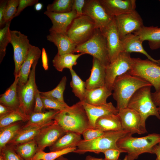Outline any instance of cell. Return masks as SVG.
I'll use <instances>...</instances> for the list:
<instances>
[{
  "mask_svg": "<svg viewBox=\"0 0 160 160\" xmlns=\"http://www.w3.org/2000/svg\"><path fill=\"white\" fill-rule=\"evenodd\" d=\"M133 63L130 54L124 52L120 53L117 58L110 63L106 68L105 86L112 91V87L116 78L130 70Z\"/></svg>",
  "mask_w": 160,
  "mask_h": 160,
  "instance_id": "obj_11",
  "label": "cell"
},
{
  "mask_svg": "<svg viewBox=\"0 0 160 160\" xmlns=\"http://www.w3.org/2000/svg\"><path fill=\"white\" fill-rule=\"evenodd\" d=\"M118 114L123 130L129 134L147 133L145 125L143 124L140 116L134 110L127 107L119 110Z\"/></svg>",
  "mask_w": 160,
  "mask_h": 160,
  "instance_id": "obj_12",
  "label": "cell"
},
{
  "mask_svg": "<svg viewBox=\"0 0 160 160\" xmlns=\"http://www.w3.org/2000/svg\"><path fill=\"white\" fill-rule=\"evenodd\" d=\"M159 143L160 135L153 133L139 137L128 134L119 139L116 144L122 153H127V160H134L144 153L153 154V148Z\"/></svg>",
  "mask_w": 160,
  "mask_h": 160,
  "instance_id": "obj_3",
  "label": "cell"
},
{
  "mask_svg": "<svg viewBox=\"0 0 160 160\" xmlns=\"http://www.w3.org/2000/svg\"><path fill=\"white\" fill-rule=\"evenodd\" d=\"M41 57L42 66L45 70L48 69V60L47 54L44 48H43L42 50Z\"/></svg>",
  "mask_w": 160,
  "mask_h": 160,
  "instance_id": "obj_49",
  "label": "cell"
},
{
  "mask_svg": "<svg viewBox=\"0 0 160 160\" xmlns=\"http://www.w3.org/2000/svg\"><path fill=\"white\" fill-rule=\"evenodd\" d=\"M19 0H9L5 8L4 20L5 24L11 21L16 14L19 4Z\"/></svg>",
  "mask_w": 160,
  "mask_h": 160,
  "instance_id": "obj_41",
  "label": "cell"
},
{
  "mask_svg": "<svg viewBox=\"0 0 160 160\" xmlns=\"http://www.w3.org/2000/svg\"><path fill=\"white\" fill-rule=\"evenodd\" d=\"M49 33L46 37L47 39L57 46V54L61 55L68 53L74 54L77 45L67 35L57 33Z\"/></svg>",
  "mask_w": 160,
  "mask_h": 160,
  "instance_id": "obj_22",
  "label": "cell"
},
{
  "mask_svg": "<svg viewBox=\"0 0 160 160\" xmlns=\"http://www.w3.org/2000/svg\"><path fill=\"white\" fill-rule=\"evenodd\" d=\"M121 151L116 149H110L105 151L103 153L105 160H119Z\"/></svg>",
  "mask_w": 160,
  "mask_h": 160,
  "instance_id": "obj_47",
  "label": "cell"
},
{
  "mask_svg": "<svg viewBox=\"0 0 160 160\" xmlns=\"http://www.w3.org/2000/svg\"><path fill=\"white\" fill-rule=\"evenodd\" d=\"M43 4L40 3H37L34 6L35 9L36 11H39L41 10L43 7Z\"/></svg>",
  "mask_w": 160,
  "mask_h": 160,
  "instance_id": "obj_53",
  "label": "cell"
},
{
  "mask_svg": "<svg viewBox=\"0 0 160 160\" xmlns=\"http://www.w3.org/2000/svg\"><path fill=\"white\" fill-rule=\"evenodd\" d=\"M128 134H129L123 130L110 131L105 132L102 136L91 140H82L73 152L79 154L87 152L99 153L113 149L119 150L122 153L117 145V142L119 139Z\"/></svg>",
  "mask_w": 160,
  "mask_h": 160,
  "instance_id": "obj_4",
  "label": "cell"
},
{
  "mask_svg": "<svg viewBox=\"0 0 160 160\" xmlns=\"http://www.w3.org/2000/svg\"><path fill=\"white\" fill-rule=\"evenodd\" d=\"M123 160H127V157L126 155L125 156Z\"/></svg>",
  "mask_w": 160,
  "mask_h": 160,
  "instance_id": "obj_58",
  "label": "cell"
},
{
  "mask_svg": "<svg viewBox=\"0 0 160 160\" xmlns=\"http://www.w3.org/2000/svg\"><path fill=\"white\" fill-rule=\"evenodd\" d=\"M75 52L91 55L106 67L110 63L106 38L100 30L96 28L92 37L84 43L77 46Z\"/></svg>",
  "mask_w": 160,
  "mask_h": 160,
  "instance_id": "obj_6",
  "label": "cell"
},
{
  "mask_svg": "<svg viewBox=\"0 0 160 160\" xmlns=\"http://www.w3.org/2000/svg\"><path fill=\"white\" fill-rule=\"evenodd\" d=\"M81 140V135L74 132H68L49 147V149L50 151H53L76 148Z\"/></svg>",
  "mask_w": 160,
  "mask_h": 160,
  "instance_id": "obj_29",
  "label": "cell"
},
{
  "mask_svg": "<svg viewBox=\"0 0 160 160\" xmlns=\"http://www.w3.org/2000/svg\"><path fill=\"white\" fill-rule=\"evenodd\" d=\"M12 146L16 152L24 160H32L38 151V146L34 140Z\"/></svg>",
  "mask_w": 160,
  "mask_h": 160,
  "instance_id": "obj_33",
  "label": "cell"
},
{
  "mask_svg": "<svg viewBox=\"0 0 160 160\" xmlns=\"http://www.w3.org/2000/svg\"><path fill=\"white\" fill-rule=\"evenodd\" d=\"M59 111L57 110H49L42 112H33L25 125L41 126L45 124L54 120L56 115Z\"/></svg>",
  "mask_w": 160,
  "mask_h": 160,
  "instance_id": "obj_32",
  "label": "cell"
},
{
  "mask_svg": "<svg viewBox=\"0 0 160 160\" xmlns=\"http://www.w3.org/2000/svg\"><path fill=\"white\" fill-rule=\"evenodd\" d=\"M105 132L96 128H89L85 130L82 135L84 140L88 141L97 138L103 135Z\"/></svg>",
  "mask_w": 160,
  "mask_h": 160,
  "instance_id": "obj_43",
  "label": "cell"
},
{
  "mask_svg": "<svg viewBox=\"0 0 160 160\" xmlns=\"http://www.w3.org/2000/svg\"><path fill=\"white\" fill-rule=\"evenodd\" d=\"M45 109L41 99L40 91L37 89L35 96V102L33 112L40 113L44 112Z\"/></svg>",
  "mask_w": 160,
  "mask_h": 160,
  "instance_id": "obj_45",
  "label": "cell"
},
{
  "mask_svg": "<svg viewBox=\"0 0 160 160\" xmlns=\"http://www.w3.org/2000/svg\"><path fill=\"white\" fill-rule=\"evenodd\" d=\"M133 59L132 66L128 72L149 83L154 87L156 92L160 91V65L148 59Z\"/></svg>",
  "mask_w": 160,
  "mask_h": 160,
  "instance_id": "obj_7",
  "label": "cell"
},
{
  "mask_svg": "<svg viewBox=\"0 0 160 160\" xmlns=\"http://www.w3.org/2000/svg\"><path fill=\"white\" fill-rule=\"evenodd\" d=\"M111 91L105 85L93 89H86L83 102L94 105L106 104L108 98L112 94Z\"/></svg>",
  "mask_w": 160,
  "mask_h": 160,
  "instance_id": "obj_25",
  "label": "cell"
},
{
  "mask_svg": "<svg viewBox=\"0 0 160 160\" xmlns=\"http://www.w3.org/2000/svg\"><path fill=\"white\" fill-rule=\"evenodd\" d=\"M45 109L59 111L65 110L68 106L65 102H61L57 99L40 95Z\"/></svg>",
  "mask_w": 160,
  "mask_h": 160,
  "instance_id": "obj_40",
  "label": "cell"
},
{
  "mask_svg": "<svg viewBox=\"0 0 160 160\" xmlns=\"http://www.w3.org/2000/svg\"><path fill=\"white\" fill-rule=\"evenodd\" d=\"M66 81V77L64 76L54 89L46 92H40V94L44 96L53 98L61 102L65 103L63 93L65 88Z\"/></svg>",
  "mask_w": 160,
  "mask_h": 160,
  "instance_id": "obj_39",
  "label": "cell"
},
{
  "mask_svg": "<svg viewBox=\"0 0 160 160\" xmlns=\"http://www.w3.org/2000/svg\"><path fill=\"white\" fill-rule=\"evenodd\" d=\"M39 60L35 61L27 82L17 87L20 102V109L26 115L30 116L33 112L35 102V96L37 88L36 83L35 69Z\"/></svg>",
  "mask_w": 160,
  "mask_h": 160,
  "instance_id": "obj_8",
  "label": "cell"
},
{
  "mask_svg": "<svg viewBox=\"0 0 160 160\" xmlns=\"http://www.w3.org/2000/svg\"><path fill=\"white\" fill-rule=\"evenodd\" d=\"M152 99L156 106H160V91L151 93Z\"/></svg>",
  "mask_w": 160,
  "mask_h": 160,
  "instance_id": "obj_50",
  "label": "cell"
},
{
  "mask_svg": "<svg viewBox=\"0 0 160 160\" xmlns=\"http://www.w3.org/2000/svg\"><path fill=\"white\" fill-rule=\"evenodd\" d=\"M152 152L153 154H155L156 155V160H160V143L153 147Z\"/></svg>",
  "mask_w": 160,
  "mask_h": 160,
  "instance_id": "obj_52",
  "label": "cell"
},
{
  "mask_svg": "<svg viewBox=\"0 0 160 160\" xmlns=\"http://www.w3.org/2000/svg\"><path fill=\"white\" fill-rule=\"evenodd\" d=\"M100 30L106 39L109 58L111 63L122 52L121 41L117 30L115 17Z\"/></svg>",
  "mask_w": 160,
  "mask_h": 160,
  "instance_id": "obj_15",
  "label": "cell"
},
{
  "mask_svg": "<svg viewBox=\"0 0 160 160\" xmlns=\"http://www.w3.org/2000/svg\"><path fill=\"white\" fill-rule=\"evenodd\" d=\"M122 52L129 53L132 52L140 53L145 55L148 59L160 65V59L156 60L153 58L144 49L142 45L143 42L138 36L130 33L121 39Z\"/></svg>",
  "mask_w": 160,
  "mask_h": 160,
  "instance_id": "obj_21",
  "label": "cell"
},
{
  "mask_svg": "<svg viewBox=\"0 0 160 160\" xmlns=\"http://www.w3.org/2000/svg\"><path fill=\"white\" fill-rule=\"evenodd\" d=\"M72 80L70 86L74 95L78 97L81 101H84L86 89L85 82L82 81L72 69L70 70Z\"/></svg>",
  "mask_w": 160,
  "mask_h": 160,
  "instance_id": "obj_34",
  "label": "cell"
},
{
  "mask_svg": "<svg viewBox=\"0 0 160 160\" xmlns=\"http://www.w3.org/2000/svg\"><path fill=\"white\" fill-rule=\"evenodd\" d=\"M83 15L89 17L94 22L96 28L102 30L114 17L109 15L99 0H87L83 9Z\"/></svg>",
  "mask_w": 160,
  "mask_h": 160,
  "instance_id": "obj_14",
  "label": "cell"
},
{
  "mask_svg": "<svg viewBox=\"0 0 160 160\" xmlns=\"http://www.w3.org/2000/svg\"><path fill=\"white\" fill-rule=\"evenodd\" d=\"M151 86L143 79L130 74L128 72L117 77L112 87V94L119 110L127 107L128 103L134 94L139 89Z\"/></svg>",
  "mask_w": 160,
  "mask_h": 160,
  "instance_id": "obj_1",
  "label": "cell"
},
{
  "mask_svg": "<svg viewBox=\"0 0 160 160\" xmlns=\"http://www.w3.org/2000/svg\"><path fill=\"white\" fill-rule=\"evenodd\" d=\"M19 79L18 76L15 77L13 83L3 94L0 95V103L12 110H20L17 91Z\"/></svg>",
  "mask_w": 160,
  "mask_h": 160,
  "instance_id": "obj_27",
  "label": "cell"
},
{
  "mask_svg": "<svg viewBox=\"0 0 160 160\" xmlns=\"http://www.w3.org/2000/svg\"><path fill=\"white\" fill-rule=\"evenodd\" d=\"M96 28L92 20L88 16L83 15L73 20L68 29L67 35L77 46L89 39Z\"/></svg>",
  "mask_w": 160,
  "mask_h": 160,
  "instance_id": "obj_9",
  "label": "cell"
},
{
  "mask_svg": "<svg viewBox=\"0 0 160 160\" xmlns=\"http://www.w3.org/2000/svg\"><path fill=\"white\" fill-rule=\"evenodd\" d=\"M81 102L87 115L91 128H95V122L99 118L108 114H117L118 113V111L111 102L104 105H94Z\"/></svg>",
  "mask_w": 160,
  "mask_h": 160,
  "instance_id": "obj_19",
  "label": "cell"
},
{
  "mask_svg": "<svg viewBox=\"0 0 160 160\" xmlns=\"http://www.w3.org/2000/svg\"><path fill=\"white\" fill-rule=\"evenodd\" d=\"M151 87L145 86L138 89L129 100L127 106L140 115L145 125L146 119L150 116H155L160 120L157 107L151 97Z\"/></svg>",
  "mask_w": 160,
  "mask_h": 160,
  "instance_id": "obj_5",
  "label": "cell"
},
{
  "mask_svg": "<svg viewBox=\"0 0 160 160\" xmlns=\"http://www.w3.org/2000/svg\"><path fill=\"white\" fill-rule=\"evenodd\" d=\"M133 33L138 36L143 42L145 41H148L151 49L160 48V27L144 26L140 30Z\"/></svg>",
  "mask_w": 160,
  "mask_h": 160,
  "instance_id": "obj_26",
  "label": "cell"
},
{
  "mask_svg": "<svg viewBox=\"0 0 160 160\" xmlns=\"http://www.w3.org/2000/svg\"><path fill=\"white\" fill-rule=\"evenodd\" d=\"M42 51L38 47L32 45L27 56L22 64L18 75V86H21L27 81L32 65L36 60H39Z\"/></svg>",
  "mask_w": 160,
  "mask_h": 160,
  "instance_id": "obj_23",
  "label": "cell"
},
{
  "mask_svg": "<svg viewBox=\"0 0 160 160\" xmlns=\"http://www.w3.org/2000/svg\"><path fill=\"white\" fill-rule=\"evenodd\" d=\"M11 40L14 51L15 77L18 76L21 67L26 59L31 47L28 36L16 30L10 31Z\"/></svg>",
  "mask_w": 160,
  "mask_h": 160,
  "instance_id": "obj_10",
  "label": "cell"
},
{
  "mask_svg": "<svg viewBox=\"0 0 160 160\" xmlns=\"http://www.w3.org/2000/svg\"><path fill=\"white\" fill-rule=\"evenodd\" d=\"M54 120L66 132H71L82 135L85 130L90 128L87 115L80 101L60 111Z\"/></svg>",
  "mask_w": 160,
  "mask_h": 160,
  "instance_id": "obj_2",
  "label": "cell"
},
{
  "mask_svg": "<svg viewBox=\"0 0 160 160\" xmlns=\"http://www.w3.org/2000/svg\"><path fill=\"white\" fill-rule=\"evenodd\" d=\"M66 133L54 120L52 123L42 128L35 138L38 151H43L46 147L52 146Z\"/></svg>",
  "mask_w": 160,
  "mask_h": 160,
  "instance_id": "obj_16",
  "label": "cell"
},
{
  "mask_svg": "<svg viewBox=\"0 0 160 160\" xmlns=\"http://www.w3.org/2000/svg\"><path fill=\"white\" fill-rule=\"evenodd\" d=\"M44 14L50 19L52 25L49 32L67 35L68 29L73 20L77 17L76 12L72 10L67 13H59L45 11Z\"/></svg>",
  "mask_w": 160,
  "mask_h": 160,
  "instance_id": "obj_17",
  "label": "cell"
},
{
  "mask_svg": "<svg viewBox=\"0 0 160 160\" xmlns=\"http://www.w3.org/2000/svg\"><path fill=\"white\" fill-rule=\"evenodd\" d=\"M38 1V0H19L17 11L13 18L18 16L25 8L35 4Z\"/></svg>",
  "mask_w": 160,
  "mask_h": 160,
  "instance_id": "obj_44",
  "label": "cell"
},
{
  "mask_svg": "<svg viewBox=\"0 0 160 160\" xmlns=\"http://www.w3.org/2000/svg\"><path fill=\"white\" fill-rule=\"evenodd\" d=\"M76 148H69L61 150L46 153L39 151L36 153L32 160H55L64 155L74 152Z\"/></svg>",
  "mask_w": 160,
  "mask_h": 160,
  "instance_id": "obj_38",
  "label": "cell"
},
{
  "mask_svg": "<svg viewBox=\"0 0 160 160\" xmlns=\"http://www.w3.org/2000/svg\"><path fill=\"white\" fill-rule=\"evenodd\" d=\"M157 109L159 114H160V106L157 107Z\"/></svg>",
  "mask_w": 160,
  "mask_h": 160,
  "instance_id": "obj_56",
  "label": "cell"
},
{
  "mask_svg": "<svg viewBox=\"0 0 160 160\" xmlns=\"http://www.w3.org/2000/svg\"><path fill=\"white\" fill-rule=\"evenodd\" d=\"M95 128L104 132L123 130L118 114H107L99 118L96 121Z\"/></svg>",
  "mask_w": 160,
  "mask_h": 160,
  "instance_id": "obj_28",
  "label": "cell"
},
{
  "mask_svg": "<svg viewBox=\"0 0 160 160\" xmlns=\"http://www.w3.org/2000/svg\"><path fill=\"white\" fill-rule=\"evenodd\" d=\"M85 160H105L102 158H98L93 157L92 156L88 155L86 156ZM119 160H121L119 159Z\"/></svg>",
  "mask_w": 160,
  "mask_h": 160,
  "instance_id": "obj_54",
  "label": "cell"
},
{
  "mask_svg": "<svg viewBox=\"0 0 160 160\" xmlns=\"http://www.w3.org/2000/svg\"><path fill=\"white\" fill-rule=\"evenodd\" d=\"M84 54L83 53L78 54L68 53L60 55L57 54L52 60L53 65L59 72L62 71L65 68L70 70L77 64L78 58Z\"/></svg>",
  "mask_w": 160,
  "mask_h": 160,
  "instance_id": "obj_30",
  "label": "cell"
},
{
  "mask_svg": "<svg viewBox=\"0 0 160 160\" xmlns=\"http://www.w3.org/2000/svg\"><path fill=\"white\" fill-rule=\"evenodd\" d=\"M56 160H69L66 158L64 157L63 156H61L58 158Z\"/></svg>",
  "mask_w": 160,
  "mask_h": 160,
  "instance_id": "obj_55",
  "label": "cell"
},
{
  "mask_svg": "<svg viewBox=\"0 0 160 160\" xmlns=\"http://www.w3.org/2000/svg\"><path fill=\"white\" fill-rule=\"evenodd\" d=\"M26 123L19 121L0 128V149L8 144L23 127Z\"/></svg>",
  "mask_w": 160,
  "mask_h": 160,
  "instance_id": "obj_31",
  "label": "cell"
},
{
  "mask_svg": "<svg viewBox=\"0 0 160 160\" xmlns=\"http://www.w3.org/2000/svg\"><path fill=\"white\" fill-rule=\"evenodd\" d=\"M160 1V0H159Z\"/></svg>",
  "mask_w": 160,
  "mask_h": 160,
  "instance_id": "obj_59",
  "label": "cell"
},
{
  "mask_svg": "<svg viewBox=\"0 0 160 160\" xmlns=\"http://www.w3.org/2000/svg\"><path fill=\"white\" fill-rule=\"evenodd\" d=\"M54 121V120L41 126H25V124L7 144L14 145L33 140L42 128L52 123Z\"/></svg>",
  "mask_w": 160,
  "mask_h": 160,
  "instance_id": "obj_24",
  "label": "cell"
},
{
  "mask_svg": "<svg viewBox=\"0 0 160 160\" xmlns=\"http://www.w3.org/2000/svg\"><path fill=\"white\" fill-rule=\"evenodd\" d=\"M86 1L85 0H73L72 10L76 12L77 17L83 15V9Z\"/></svg>",
  "mask_w": 160,
  "mask_h": 160,
  "instance_id": "obj_46",
  "label": "cell"
},
{
  "mask_svg": "<svg viewBox=\"0 0 160 160\" xmlns=\"http://www.w3.org/2000/svg\"><path fill=\"white\" fill-rule=\"evenodd\" d=\"M107 13L112 17L136 10L135 0H99Z\"/></svg>",
  "mask_w": 160,
  "mask_h": 160,
  "instance_id": "obj_18",
  "label": "cell"
},
{
  "mask_svg": "<svg viewBox=\"0 0 160 160\" xmlns=\"http://www.w3.org/2000/svg\"><path fill=\"white\" fill-rule=\"evenodd\" d=\"M73 0H55L47 7V11L56 13H67L72 10Z\"/></svg>",
  "mask_w": 160,
  "mask_h": 160,
  "instance_id": "obj_36",
  "label": "cell"
},
{
  "mask_svg": "<svg viewBox=\"0 0 160 160\" xmlns=\"http://www.w3.org/2000/svg\"><path fill=\"white\" fill-rule=\"evenodd\" d=\"M3 160H24L16 152L12 145L7 144L0 149Z\"/></svg>",
  "mask_w": 160,
  "mask_h": 160,
  "instance_id": "obj_42",
  "label": "cell"
},
{
  "mask_svg": "<svg viewBox=\"0 0 160 160\" xmlns=\"http://www.w3.org/2000/svg\"><path fill=\"white\" fill-rule=\"evenodd\" d=\"M11 21L7 23L0 29V63L2 62L5 55L6 47L11 40L9 27Z\"/></svg>",
  "mask_w": 160,
  "mask_h": 160,
  "instance_id": "obj_37",
  "label": "cell"
},
{
  "mask_svg": "<svg viewBox=\"0 0 160 160\" xmlns=\"http://www.w3.org/2000/svg\"><path fill=\"white\" fill-rule=\"evenodd\" d=\"M7 2V0H0V27L1 28L6 24L4 21V16Z\"/></svg>",
  "mask_w": 160,
  "mask_h": 160,
  "instance_id": "obj_48",
  "label": "cell"
},
{
  "mask_svg": "<svg viewBox=\"0 0 160 160\" xmlns=\"http://www.w3.org/2000/svg\"><path fill=\"white\" fill-rule=\"evenodd\" d=\"M30 117V116L24 114L20 110L13 111L0 118V128L19 121L26 122Z\"/></svg>",
  "mask_w": 160,
  "mask_h": 160,
  "instance_id": "obj_35",
  "label": "cell"
},
{
  "mask_svg": "<svg viewBox=\"0 0 160 160\" xmlns=\"http://www.w3.org/2000/svg\"><path fill=\"white\" fill-rule=\"evenodd\" d=\"M115 17L121 40L127 35L139 31L144 26L142 17L136 10Z\"/></svg>",
  "mask_w": 160,
  "mask_h": 160,
  "instance_id": "obj_13",
  "label": "cell"
},
{
  "mask_svg": "<svg viewBox=\"0 0 160 160\" xmlns=\"http://www.w3.org/2000/svg\"><path fill=\"white\" fill-rule=\"evenodd\" d=\"M106 67L97 59L93 57L90 76L85 81L87 89H93L105 85Z\"/></svg>",
  "mask_w": 160,
  "mask_h": 160,
  "instance_id": "obj_20",
  "label": "cell"
},
{
  "mask_svg": "<svg viewBox=\"0 0 160 160\" xmlns=\"http://www.w3.org/2000/svg\"><path fill=\"white\" fill-rule=\"evenodd\" d=\"M13 111L14 110H12L6 106L0 103V118L6 115Z\"/></svg>",
  "mask_w": 160,
  "mask_h": 160,
  "instance_id": "obj_51",
  "label": "cell"
},
{
  "mask_svg": "<svg viewBox=\"0 0 160 160\" xmlns=\"http://www.w3.org/2000/svg\"><path fill=\"white\" fill-rule=\"evenodd\" d=\"M0 160H3L2 156L0 155Z\"/></svg>",
  "mask_w": 160,
  "mask_h": 160,
  "instance_id": "obj_57",
  "label": "cell"
}]
</instances>
